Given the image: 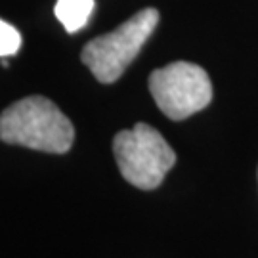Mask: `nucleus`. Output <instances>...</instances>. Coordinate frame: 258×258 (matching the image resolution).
Instances as JSON below:
<instances>
[{
  "instance_id": "obj_1",
  "label": "nucleus",
  "mask_w": 258,
  "mask_h": 258,
  "mask_svg": "<svg viewBox=\"0 0 258 258\" xmlns=\"http://www.w3.org/2000/svg\"><path fill=\"white\" fill-rule=\"evenodd\" d=\"M0 140L46 153H65L73 146V122L42 96H29L0 113Z\"/></svg>"
},
{
  "instance_id": "obj_2",
  "label": "nucleus",
  "mask_w": 258,
  "mask_h": 258,
  "mask_svg": "<svg viewBox=\"0 0 258 258\" xmlns=\"http://www.w3.org/2000/svg\"><path fill=\"white\" fill-rule=\"evenodd\" d=\"M159 23V12L146 8L107 35L96 37L83 48L81 59L103 84L119 81Z\"/></svg>"
},
{
  "instance_id": "obj_3",
  "label": "nucleus",
  "mask_w": 258,
  "mask_h": 258,
  "mask_svg": "<svg viewBox=\"0 0 258 258\" xmlns=\"http://www.w3.org/2000/svg\"><path fill=\"white\" fill-rule=\"evenodd\" d=\"M113 153L122 178L140 189H155L176 163L174 149L146 122L120 130L113 140Z\"/></svg>"
},
{
  "instance_id": "obj_4",
  "label": "nucleus",
  "mask_w": 258,
  "mask_h": 258,
  "mask_svg": "<svg viewBox=\"0 0 258 258\" xmlns=\"http://www.w3.org/2000/svg\"><path fill=\"white\" fill-rule=\"evenodd\" d=\"M149 92L168 119L184 120L212 102V84L203 67L189 61L155 69L149 77Z\"/></svg>"
},
{
  "instance_id": "obj_5",
  "label": "nucleus",
  "mask_w": 258,
  "mask_h": 258,
  "mask_svg": "<svg viewBox=\"0 0 258 258\" xmlns=\"http://www.w3.org/2000/svg\"><path fill=\"white\" fill-rule=\"evenodd\" d=\"M92 10L94 0H57L54 12L67 33H77L88 23Z\"/></svg>"
},
{
  "instance_id": "obj_6",
  "label": "nucleus",
  "mask_w": 258,
  "mask_h": 258,
  "mask_svg": "<svg viewBox=\"0 0 258 258\" xmlns=\"http://www.w3.org/2000/svg\"><path fill=\"white\" fill-rule=\"evenodd\" d=\"M21 46V35L18 29L0 19V57L14 55Z\"/></svg>"
}]
</instances>
